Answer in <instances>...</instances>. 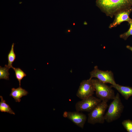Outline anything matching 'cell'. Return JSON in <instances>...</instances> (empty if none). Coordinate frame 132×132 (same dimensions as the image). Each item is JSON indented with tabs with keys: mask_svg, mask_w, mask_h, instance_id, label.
Here are the masks:
<instances>
[{
	"mask_svg": "<svg viewBox=\"0 0 132 132\" xmlns=\"http://www.w3.org/2000/svg\"><path fill=\"white\" fill-rule=\"evenodd\" d=\"M75 23H73V25H75Z\"/></svg>",
	"mask_w": 132,
	"mask_h": 132,
	"instance_id": "cell-21",
	"label": "cell"
},
{
	"mask_svg": "<svg viewBox=\"0 0 132 132\" xmlns=\"http://www.w3.org/2000/svg\"><path fill=\"white\" fill-rule=\"evenodd\" d=\"M63 116L75 124L83 128L87 120V116L84 114L77 111L74 112L65 111Z\"/></svg>",
	"mask_w": 132,
	"mask_h": 132,
	"instance_id": "cell-9",
	"label": "cell"
},
{
	"mask_svg": "<svg viewBox=\"0 0 132 132\" xmlns=\"http://www.w3.org/2000/svg\"><path fill=\"white\" fill-rule=\"evenodd\" d=\"M14 44L13 43L11 45L10 51L8 53L7 58L8 61V64L7 66L9 69L12 68V63L15 61L16 58V55L14 50Z\"/></svg>",
	"mask_w": 132,
	"mask_h": 132,
	"instance_id": "cell-13",
	"label": "cell"
},
{
	"mask_svg": "<svg viewBox=\"0 0 132 132\" xmlns=\"http://www.w3.org/2000/svg\"><path fill=\"white\" fill-rule=\"evenodd\" d=\"M10 96L12 97L16 102H20L21 99L23 96H26L28 94L27 91L22 88L20 86L16 88H12Z\"/></svg>",
	"mask_w": 132,
	"mask_h": 132,
	"instance_id": "cell-11",
	"label": "cell"
},
{
	"mask_svg": "<svg viewBox=\"0 0 132 132\" xmlns=\"http://www.w3.org/2000/svg\"><path fill=\"white\" fill-rule=\"evenodd\" d=\"M90 77L91 79L93 78H96L105 83H109L111 85L116 84L115 80L113 74L111 71H102L99 69L97 66H94L93 70L90 73Z\"/></svg>",
	"mask_w": 132,
	"mask_h": 132,
	"instance_id": "cell-6",
	"label": "cell"
},
{
	"mask_svg": "<svg viewBox=\"0 0 132 132\" xmlns=\"http://www.w3.org/2000/svg\"><path fill=\"white\" fill-rule=\"evenodd\" d=\"M97 97L102 101H108L113 99L115 95L112 87L97 78L91 79Z\"/></svg>",
	"mask_w": 132,
	"mask_h": 132,
	"instance_id": "cell-3",
	"label": "cell"
},
{
	"mask_svg": "<svg viewBox=\"0 0 132 132\" xmlns=\"http://www.w3.org/2000/svg\"><path fill=\"white\" fill-rule=\"evenodd\" d=\"M84 25H86L87 24V23H86V22L85 21L84 23Z\"/></svg>",
	"mask_w": 132,
	"mask_h": 132,
	"instance_id": "cell-19",
	"label": "cell"
},
{
	"mask_svg": "<svg viewBox=\"0 0 132 132\" xmlns=\"http://www.w3.org/2000/svg\"><path fill=\"white\" fill-rule=\"evenodd\" d=\"M107 102L102 101L88 114V122L92 124L97 123H103L105 120L104 115L108 107Z\"/></svg>",
	"mask_w": 132,
	"mask_h": 132,
	"instance_id": "cell-4",
	"label": "cell"
},
{
	"mask_svg": "<svg viewBox=\"0 0 132 132\" xmlns=\"http://www.w3.org/2000/svg\"><path fill=\"white\" fill-rule=\"evenodd\" d=\"M1 101L0 102V111L2 112H7L11 114L15 115V113L11 108L9 105L7 104L3 97L0 96Z\"/></svg>",
	"mask_w": 132,
	"mask_h": 132,
	"instance_id": "cell-12",
	"label": "cell"
},
{
	"mask_svg": "<svg viewBox=\"0 0 132 132\" xmlns=\"http://www.w3.org/2000/svg\"><path fill=\"white\" fill-rule=\"evenodd\" d=\"M128 22L130 26L128 30L126 32L120 35L121 38L125 40H126L130 36L132 35V19L131 18Z\"/></svg>",
	"mask_w": 132,
	"mask_h": 132,
	"instance_id": "cell-16",
	"label": "cell"
},
{
	"mask_svg": "<svg viewBox=\"0 0 132 132\" xmlns=\"http://www.w3.org/2000/svg\"><path fill=\"white\" fill-rule=\"evenodd\" d=\"M132 12V7L123 9L117 12L114 14V21L110 24L109 28L115 27L124 22H128L131 19L129 16Z\"/></svg>",
	"mask_w": 132,
	"mask_h": 132,
	"instance_id": "cell-8",
	"label": "cell"
},
{
	"mask_svg": "<svg viewBox=\"0 0 132 132\" xmlns=\"http://www.w3.org/2000/svg\"><path fill=\"white\" fill-rule=\"evenodd\" d=\"M9 69L5 65V67H2L0 66V79H4L6 80H9V76L10 74L9 72Z\"/></svg>",
	"mask_w": 132,
	"mask_h": 132,
	"instance_id": "cell-15",
	"label": "cell"
},
{
	"mask_svg": "<svg viewBox=\"0 0 132 132\" xmlns=\"http://www.w3.org/2000/svg\"><path fill=\"white\" fill-rule=\"evenodd\" d=\"M113 100L104 115V120L108 123L112 122L119 119L124 108L118 93H117Z\"/></svg>",
	"mask_w": 132,
	"mask_h": 132,
	"instance_id": "cell-2",
	"label": "cell"
},
{
	"mask_svg": "<svg viewBox=\"0 0 132 132\" xmlns=\"http://www.w3.org/2000/svg\"><path fill=\"white\" fill-rule=\"evenodd\" d=\"M96 3L102 12L111 18L119 10L132 7V0H96Z\"/></svg>",
	"mask_w": 132,
	"mask_h": 132,
	"instance_id": "cell-1",
	"label": "cell"
},
{
	"mask_svg": "<svg viewBox=\"0 0 132 132\" xmlns=\"http://www.w3.org/2000/svg\"><path fill=\"white\" fill-rule=\"evenodd\" d=\"M126 47L128 49L130 50L132 52V46H131L129 45H127L126 46Z\"/></svg>",
	"mask_w": 132,
	"mask_h": 132,
	"instance_id": "cell-18",
	"label": "cell"
},
{
	"mask_svg": "<svg viewBox=\"0 0 132 132\" xmlns=\"http://www.w3.org/2000/svg\"><path fill=\"white\" fill-rule=\"evenodd\" d=\"M68 32H70V30H68Z\"/></svg>",
	"mask_w": 132,
	"mask_h": 132,
	"instance_id": "cell-20",
	"label": "cell"
},
{
	"mask_svg": "<svg viewBox=\"0 0 132 132\" xmlns=\"http://www.w3.org/2000/svg\"><path fill=\"white\" fill-rule=\"evenodd\" d=\"M101 101L100 99L92 96L77 102L75 109L77 111L90 112Z\"/></svg>",
	"mask_w": 132,
	"mask_h": 132,
	"instance_id": "cell-5",
	"label": "cell"
},
{
	"mask_svg": "<svg viewBox=\"0 0 132 132\" xmlns=\"http://www.w3.org/2000/svg\"><path fill=\"white\" fill-rule=\"evenodd\" d=\"M12 68L15 72V77L19 81V86H20L21 80L24 77L26 76V75L23 70L19 68H16L13 67Z\"/></svg>",
	"mask_w": 132,
	"mask_h": 132,
	"instance_id": "cell-14",
	"label": "cell"
},
{
	"mask_svg": "<svg viewBox=\"0 0 132 132\" xmlns=\"http://www.w3.org/2000/svg\"><path fill=\"white\" fill-rule=\"evenodd\" d=\"M110 87L116 89L125 99L128 100L132 96V88L129 86H124L116 84L111 85Z\"/></svg>",
	"mask_w": 132,
	"mask_h": 132,
	"instance_id": "cell-10",
	"label": "cell"
},
{
	"mask_svg": "<svg viewBox=\"0 0 132 132\" xmlns=\"http://www.w3.org/2000/svg\"><path fill=\"white\" fill-rule=\"evenodd\" d=\"M122 124L128 132H132V120L129 119L124 120Z\"/></svg>",
	"mask_w": 132,
	"mask_h": 132,
	"instance_id": "cell-17",
	"label": "cell"
},
{
	"mask_svg": "<svg viewBox=\"0 0 132 132\" xmlns=\"http://www.w3.org/2000/svg\"><path fill=\"white\" fill-rule=\"evenodd\" d=\"M95 91V89L91 79L85 80L81 82L76 95L82 99L93 96Z\"/></svg>",
	"mask_w": 132,
	"mask_h": 132,
	"instance_id": "cell-7",
	"label": "cell"
}]
</instances>
